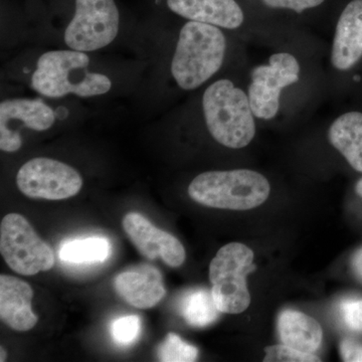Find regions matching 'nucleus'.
I'll return each instance as SVG.
<instances>
[{
    "label": "nucleus",
    "instance_id": "obj_7",
    "mask_svg": "<svg viewBox=\"0 0 362 362\" xmlns=\"http://www.w3.org/2000/svg\"><path fill=\"white\" fill-rule=\"evenodd\" d=\"M119 26L120 13L115 0H74L73 18L65 30V42L75 51H98L113 42Z\"/></svg>",
    "mask_w": 362,
    "mask_h": 362
},
{
    "label": "nucleus",
    "instance_id": "obj_19",
    "mask_svg": "<svg viewBox=\"0 0 362 362\" xmlns=\"http://www.w3.org/2000/svg\"><path fill=\"white\" fill-rule=\"evenodd\" d=\"M180 310L187 323L197 328L216 322L221 312L214 302L213 293L204 288L185 293L180 299Z\"/></svg>",
    "mask_w": 362,
    "mask_h": 362
},
{
    "label": "nucleus",
    "instance_id": "obj_20",
    "mask_svg": "<svg viewBox=\"0 0 362 362\" xmlns=\"http://www.w3.org/2000/svg\"><path fill=\"white\" fill-rule=\"evenodd\" d=\"M258 13L306 16L328 8L331 0H244Z\"/></svg>",
    "mask_w": 362,
    "mask_h": 362
},
{
    "label": "nucleus",
    "instance_id": "obj_3",
    "mask_svg": "<svg viewBox=\"0 0 362 362\" xmlns=\"http://www.w3.org/2000/svg\"><path fill=\"white\" fill-rule=\"evenodd\" d=\"M90 58L84 52L51 51L37 59L32 77L33 90L42 96L58 99L74 94L81 98L100 96L112 88L103 74L90 73Z\"/></svg>",
    "mask_w": 362,
    "mask_h": 362
},
{
    "label": "nucleus",
    "instance_id": "obj_25",
    "mask_svg": "<svg viewBox=\"0 0 362 362\" xmlns=\"http://www.w3.org/2000/svg\"><path fill=\"white\" fill-rule=\"evenodd\" d=\"M343 361L362 362V345L351 339H344L340 344Z\"/></svg>",
    "mask_w": 362,
    "mask_h": 362
},
{
    "label": "nucleus",
    "instance_id": "obj_9",
    "mask_svg": "<svg viewBox=\"0 0 362 362\" xmlns=\"http://www.w3.org/2000/svg\"><path fill=\"white\" fill-rule=\"evenodd\" d=\"M18 189L30 199L61 201L77 195L83 178L64 162L37 157L21 166L16 176Z\"/></svg>",
    "mask_w": 362,
    "mask_h": 362
},
{
    "label": "nucleus",
    "instance_id": "obj_26",
    "mask_svg": "<svg viewBox=\"0 0 362 362\" xmlns=\"http://www.w3.org/2000/svg\"><path fill=\"white\" fill-rule=\"evenodd\" d=\"M351 269L354 276L362 282V247L352 256Z\"/></svg>",
    "mask_w": 362,
    "mask_h": 362
},
{
    "label": "nucleus",
    "instance_id": "obj_27",
    "mask_svg": "<svg viewBox=\"0 0 362 362\" xmlns=\"http://www.w3.org/2000/svg\"><path fill=\"white\" fill-rule=\"evenodd\" d=\"M356 192L362 197V178L358 180L356 185Z\"/></svg>",
    "mask_w": 362,
    "mask_h": 362
},
{
    "label": "nucleus",
    "instance_id": "obj_28",
    "mask_svg": "<svg viewBox=\"0 0 362 362\" xmlns=\"http://www.w3.org/2000/svg\"><path fill=\"white\" fill-rule=\"evenodd\" d=\"M0 352H1V357H0V361H6V350H4V349H1V350H0Z\"/></svg>",
    "mask_w": 362,
    "mask_h": 362
},
{
    "label": "nucleus",
    "instance_id": "obj_2",
    "mask_svg": "<svg viewBox=\"0 0 362 362\" xmlns=\"http://www.w3.org/2000/svg\"><path fill=\"white\" fill-rule=\"evenodd\" d=\"M202 112L209 132L228 148H245L256 136L257 118L247 93L232 80L221 78L206 88Z\"/></svg>",
    "mask_w": 362,
    "mask_h": 362
},
{
    "label": "nucleus",
    "instance_id": "obj_12",
    "mask_svg": "<svg viewBox=\"0 0 362 362\" xmlns=\"http://www.w3.org/2000/svg\"><path fill=\"white\" fill-rule=\"evenodd\" d=\"M362 59V0H349L338 14L331 47V65L351 70Z\"/></svg>",
    "mask_w": 362,
    "mask_h": 362
},
{
    "label": "nucleus",
    "instance_id": "obj_5",
    "mask_svg": "<svg viewBox=\"0 0 362 362\" xmlns=\"http://www.w3.org/2000/svg\"><path fill=\"white\" fill-rule=\"evenodd\" d=\"M254 252L246 245L230 243L221 247L209 266L211 293L218 310L240 314L249 308L251 295L247 276L255 271Z\"/></svg>",
    "mask_w": 362,
    "mask_h": 362
},
{
    "label": "nucleus",
    "instance_id": "obj_24",
    "mask_svg": "<svg viewBox=\"0 0 362 362\" xmlns=\"http://www.w3.org/2000/svg\"><path fill=\"white\" fill-rule=\"evenodd\" d=\"M339 311L343 322L349 329L362 332V299L343 300Z\"/></svg>",
    "mask_w": 362,
    "mask_h": 362
},
{
    "label": "nucleus",
    "instance_id": "obj_15",
    "mask_svg": "<svg viewBox=\"0 0 362 362\" xmlns=\"http://www.w3.org/2000/svg\"><path fill=\"white\" fill-rule=\"evenodd\" d=\"M281 341L300 351L314 354L320 349L323 339L322 328L315 319L294 310L281 312L278 318Z\"/></svg>",
    "mask_w": 362,
    "mask_h": 362
},
{
    "label": "nucleus",
    "instance_id": "obj_13",
    "mask_svg": "<svg viewBox=\"0 0 362 362\" xmlns=\"http://www.w3.org/2000/svg\"><path fill=\"white\" fill-rule=\"evenodd\" d=\"M114 287L119 296L138 309L152 308L166 293L160 272L147 264L121 272L116 276Z\"/></svg>",
    "mask_w": 362,
    "mask_h": 362
},
{
    "label": "nucleus",
    "instance_id": "obj_17",
    "mask_svg": "<svg viewBox=\"0 0 362 362\" xmlns=\"http://www.w3.org/2000/svg\"><path fill=\"white\" fill-rule=\"evenodd\" d=\"M54 121L56 114L42 99H9L0 104V125L18 122L21 127L42 132Z\"/></svg>",
    "mask_w": 362,
    "mask_h": 362
},
{
    "label": "nucleus",
    "instance_id": "obj_23",
    "mask_svg": "<svg viewBox=\"0 0 362 362\" xmlns=\"http://www.w3.org/2000/svg\"><path fill=\"white\" fill-rule=\"evenodd\" d=\"M265 362H317L321 361L314 354L300 351L288 345L278 344L266 347Z\"/></svg>",
    "mask_w": 362,
    "mask_h": 362
},
{
    "label": "nucleus",
    "instance_id": "obj_11",
    "mask_svg": "<svg viewBox=\"0 0 362 362\" xmlns=\"http://www.w3.org/2000/svg\"><path fill=\"white\" fill-rule=\"evenodd\" d=\"M123 228L136 249L145 258H161L171 268H178L185 263L187 255L180 240L175 235L152 225L142 214H126L123 218Z\"/></svg>",
    "mask_w": 362,
    "mask_h": 362
},
{
    "label": "nucleus",
    "instance_id": "obj_1",
    "mask_svg": "<svg viewBox=\"0 0 362 362\" xmlns=\"http://www.w3.org/2000/svg\"><path fill=\"white\" fill-rule=\"evenodd\" d=\"M226 37L218 26L187 21L180 32L171 62V75L180 89L206 84L225 62Z\"/></svg>",
    "mask_w": 362,
    "mask_h": 362
},
{
    "label": "nucleus",
    "instance_id": "obj_4",
    "mask_svg": "<svg viewBox=\"0 0 362 362\" xmlns=\"http://www.w3.org/2000/svg\"><path fill=\"white\" fill-rule=\"evenodd\" d=\"M270 192L265 176L250 169L207 171L197 175L188 187V194L197 204L232 211L258 207Z\"/></svg>",
    "mask_w": 362,
    "mask_h": 362
},
{
    "label": "nucleus",
    "instance_id": "obj_18",
    "mask_svg": "<svg viewBox=\"0 0 362 362\" xmlns=\"http://www.w3.org/2000/svg\"><path fill=\"white\" fill-rule=\"evenodd\" d=\"M110 242L103 237H88L66 240L59 249V259L64 263L92 265L103 263L110 257Z\"/></svg>",
    "mask_w": 362,
    "mask_h": 362
},
{
    "label": "nucleus",
    "instance_id": "obj_16",
    "mask_svg": "<svg viewBox=\"0 0 362 362\" xmlns=\"http://www.w3.org/2000/svg\"><path fill=\"white\" fill-rule=\"evenodd\" d=\"M328 140L354 170L362 173V113L350 111L338 116L328 129Z\"/></svg>",
    "mask_w": 362,
    "mask_h": 362
},
{
    "label": "nucleus",
    "instance_id": "obj_8",
    "mask_svg": "<svg viewBox=\"0 0 362 362\" xmlns=\"http://www.w3.org/2000/svg\"><path fill=\"white\" fill-rule=\"evenodd\" d=\"M301 75L297 57L288 52L272 54L268 63L255 66L247 87L254 115L259 120L275 118L280 111L283 90L296 84Z\"/></svg>",
    "mask_w": 362,
    "mask_h": 362
},
{
    "label": "nucleus",
    "instance_id": "obj_6",
    "mask_svg": "<svg viewBox=\"0 0 362 362\" xmlns=\"http://www.w3.org/2000/svg\"><path fill=\"white\" fill-rule=\"evenodd\" d=\"M0 252L9 268L23 276L37 275L54 265V251L40 239L25 216L9 214L0 226Z\"/></svg>",
    "mask_w": 362,
    "mask_h": 362
},
{
    "label": "nucleus",
    "instance_id": "obj_22",
    "mask_svg": "<svg viewBox=\"0 0 362 362\" xmlns=\"http://www.w3.org/2000/svg\"><path fill=\"white\" fill-rule=\"evenodd\" d=\"M141 330V319L138 315L119 317L110 326L111 337L120 346H129L137 341Z\"/></svg>",
    "mask_w": 362,
    "mask_h": 362
},
{
    "label": "nucleus",
    "instance_id": "obj_14",
    "mask_svg": "<svg viewBox=\"0 0 362 362\" xmlns=\"http://www.w3.org/2000/svg\"><path fill=\"white\" fill-rule=\"evenodd\" d=\"M33 291L30 284L13 277L0 276V318L13 330L25 332L37 325L39 318L33 312Z\"/></svg>",
    "mask_w": 362,
    "mask_h": 362
},
{
    "label": "nucleus",
    "instance_id": "obj_10",
    "mask_svg": "<svg viewBox=\"0 0 362 362\" xmlns=\"http://www.w3.org/2000/svg\"><path fill=\"white\" fill-rule=\"evenodd\" d=\"M165 4L171 13L185 20L228 30L243 28L252 11H257L244 0H165Z\"/></svg>",
    "mask_w": 362,
    "mask_h": 362
},
{
    "label": "nucleus",
    "instance_id": "obj_21",
    "mask_svg": "<svg viewBox=\"0 0 362 362\" xmlns=\"http://www.w3.org/2000/svg\"><path fill=\"white\" fill-rule=\"evenodd\" d=\"M157 356L163 362H192L197 361L199 349L175 333H169L159 345Z\"/></svg>",
    "mask_w": 362,
    "mask_h": 362
}]
</instances>
